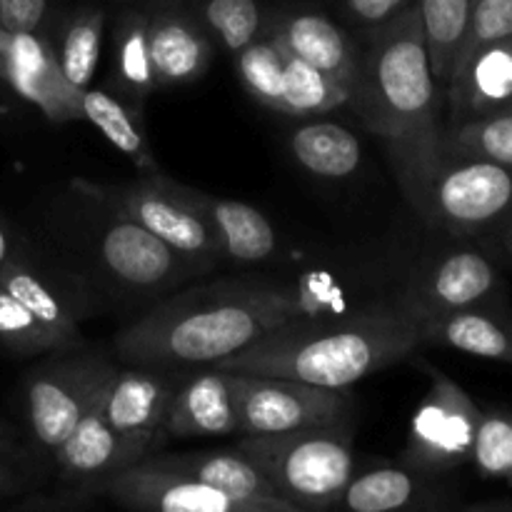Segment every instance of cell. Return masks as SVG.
<instances>
[{"label": "cell", "mask_w": 512, "mask_h": 512, "mask_svg": "<svg viewBox=\"0 0 512 512\" xmlns=\"http://www.w3.org/2000/svg\"><path fill=\"white\" fill-rule=\"evenodd\" d=\"M350 103L365 128L388 150L400 190L423 218L425 200L443 160V88L430 68L420 5L368 28Z\"/></svg>", "instance_id": "obj_1"}, {"label": "cell", "mask_w": 512, "mask_h": 512, "mask_svg": "<svg viewBox=\"0 0 512 512\" xmlns=\"http://www.w3.org/2000/svg\"><path fill=\"white\" fill-rule=\"evenodd\" d=\"M308 298L285 283H218L170 295L120 330L113 348L125 363L213 365L250 348L290 320L308 318Z\"/></svg>", "instance_id": "obj_2"}, {"label": "cell", "mask_w": 512, "mask_h": 512, "mask_svg": "<svg viewBox=\"0 0 512 512\" xmlns=\"http://www.w3.org/2000/svg\"><path fill=\"white\" fill-rule=\"evenodd\" d=\"M420 345V320L398 295L340 318L290 320L250 348L213 365L230 373L270 375L345 390L400 363Z\"/></svg>", "instance_id": "obj_3"}, {"label": "cell", "mask_w": 512, "mask_h": 512, "mask_svg": "<svg viewBox=\"0 0 512 512\" xmlns=\"http://www.w3.org/2000/svg\"><path fill=\"white\" fill-rule=\"evenodd\" d=\"M238 450L295 510H330L355 475L348 418L290 433L243 435Z\"/></svg>", "instance_id": "obj_4"}, {"label": "cell", "mask_w": 512, "mask_h": 512, "mask_svg": "<svg viewBox=\"0 0 512 512\" xmlns=\"http://www.w3.org/2000/svg\"><path fill=\"white\" fill-rule=\"evenodd\" d=\"M75 293L30 253L13 260L0 273V348L18 358L80 348L85 305Z\"/></svg>", "instance_id": "obj_5"}, {"label": "cell", "mask_w": 512, "mask_h": 512, "mask_svg": "<svg viewBox=\"0 0 512 512\" xmlns=\"http://www.w3.org/2000/svg\"><path fill=\"white\" fill-rule=\"evenodd\" d=\"M73 188L80 198L105 205L178 250L198 273H208L225 260L223 245L210 220L185 195V185L163 173H145L130 183H90L75 178Z\"/></svg>", "instance_id": "obj_6"}, {"label": "cell", "mask_w": 512, "mask_h": 512, "mask_svg": "<svg viewBox=\"0 0 512 512\" xmlns=\"http://www.w3.org/2000/svg\"><path fill=\"white\" fill-rule=\"evenodd\" d=\"M118 365L98 353L80 348L55 353L25 378V423L30 438L53 458L75 425L95 405Z\"/></svg>", "instance_id": "obj_7"}, {"label": "cell", "mask_w": 512, "mask_h": 512, "mask_svg": "<svg viewBox=\"0 0 512 512\" xmlns=\"http://www.w3.org/2000/svg\"><path fill=\"white\" fill-rule=\"evenodd\" d=\"M423 220L455 238H493L512 220V165L478 158H443Z\"/></svg>", "instance_id": "obj_8"}, {"label": "cell", "mask_w": 512, "mask_h": 512, "mask_svg": "<svg viewBox=\"0 0 512 512\" xmlns=\"http://www.w3.org/2000/svg\"><path fill=\"white\" fill-rule=\"evenodd\" d=\"M430 388L410 420L403 465L428 475L470 463L483 410L438 368L428 365Z\"/></svg>", "instance_id": "obj_9"}, {"label": "cell", "mask_w": 512, "mask_h": 512, "mask_svg": "<svg viewBox=\"0 0 512 512\" xmlns=\"http://www.w3.org/2000/svg\"><path fill=\"white\" fill-rule=\"evenodd\" d=\"M93 205L100 210L98 228H95V255L105 273L125 290L163 295L200 275L193 263H188L168 243L155 238L143 225L105 205Z\"/></svg>", "instance_id": "obj_10"}, {"label": "cell", "mask_w": 512, "mask_h": 512, "mask_svg": "<svg viewBox=\"0 0 512 512\" xmlns=\"http://www.w3.org/2000/svg\"><path fill=\"white\" fill-rule=\"evenodd\" d=\"M240 375V435L290 433L348 418L345 390L270 375Z\"/></svg>", "instance_id": "obj_11"}, {"label": "cell", "mask_w": 512, "mask_h": 512, "mask_svg": "<svg viewBox=\"0 0 512 512\" xmlns=\"http://www.w3.org/2000/svg\"><path fill=\"white\" fill-rule=\"evenodd\" d=\"M505 283L478 248L445 250L413 275L400 298L418 320L483 303H503Z\"/></svg>", "instance_id": "obj_12"}, {"label": "cell", "mask_w": 512, "mask_h": 512, "mask_svg": "<svg viewBox=\"0 0 512 512\" xmlns=\"http://www.w3.org/2000/svg\"><path fill=\"white\" fill-rule=\"evenodd\" d=\"M185 370L188 368L143 363L115 368L100 393V415L118 433L160 448L168 438L165 423H168L175 393L185 378Z\"/></svg>", "instance_id": "obj_13"}, {"label": "cell", "mask_w": 512, "mask_h": 512, "mask_svg": "<svg viewBox=\"0 0 512 512\" xmlns=\"http://www.w3.org/2000/svg\"><path fill=\"white\" fill-rule=\"evenodd\" d=\"M98 495L125 510L143 512H250L240 500L200 480L163 470L148 458L110 475Z\"/></svg>", "instance_id": "obj_14"}, {"label": "cell", "mask_w": 512, "mask_h": 512, "mask_svg": "<svg viewBox=\"0 0 512 512\" xmlns=\"http://www.w3.org/2000/svg\"><path fill=\"white\" fill-rule=\"evenodd\" d=\"M98 400L80 418L73 433L65 438V443L53 455L60 480L73 485L78 495H98L100 483L105 478L130 468L133 463L148 458L158 450L155 445L145 443V440H135L118 433L100 415Z\"/></svg>", "instance_id": "obj_15"}, {"label": "cell", "mask_w": 512, "mask_h": 512, "mask_svg": "<svg viewBox=\"0 0 512 512\" xmlns=\"http://www.w3.org/2000/svg\"><path fill=\"white\" fill-rule=\"evenodd\" d=\"M168 438L240 435V375L218 365H193L175 393Z\"/></svg>", "instance_id": "obj_16"}, {"label": "cell", "mask_w": 512, "mask_h": 512, "mask_svg": "<svg viewBox=\"0 0 512 512\" xmlns=\"http://www.w3.org/2000/svg\"><path fill=\"white\" fill-rule=\"evenodd\" d=\"M153 465L163 470L200 480L210 488L223 490L230 498L240 500L250 512H298L278 490L268 483L263 473L240 453L230 450H198L180 455H148Z\"/></svg>", "instance_id": "obj_17"}, {"label": "cell", "mask_w": 512, "mask_h": 512, "mask_svg": "<svg viewBox=\"0 0 512 512\" xmlns=\"http://www.w3.org/2000/svg\"><path fill=\"white\" fill-rule=\"evenodd\" d=\"M148 40L158 88L195 83L203 78L213 58L203 20L193 18L175 3L148 10Z\"/></svg>", "instance_id": "obj_18"}, {"label": "cell", "mask_w": 512, "mask_h": 512, "mask_svg": "<svg viewBox=\"0 0 512 512\" xmlns=\"http://www.w3.org/2000/svg\"><path fill=\"white\" fill-rule=\"evenodd\" d=\"M448 125L480 118L512 105V35L475 50L455 68L445 88Z\"/></svg>", "instance_id": "obj_19"}, {"label": "cell", "mask_w": 512, "mask_h": 512, "mask_svg": "<svg viewBox=\"0 0 512 512\" xmlns=\"http://www.w3.org/2000/svg\"><path fill=\"white\" fill-rule=\"evenodd\" d=\"M5 85L38 105L50 120L83 118L80 93L60 73L58 58L38 33H13Z\"/></svg>", "instance_id": "obj_20"}, {"label": "cell", "mask_w": 512, "mask_h": 512, "mask_svg": "<svg viewBox=\"0 0 512 512\" xmlns=\"http://www.w3.org/2000/svg\"><path fill=\"white\" fill-rule=\"evenodd\" d=\"M420 335L423 343L512 365V313L503 303H483L425 318L420 320Z\"/></svg>", "instance_id": "obj_21"}, {"label": "cell", "mask_w": 512, "mask_h": 512, "mask_svg": "<svg viewBox=\"0 0 512 512\" xmlns=\"http://www.w3.org/2000/svg\"><path fill=\"white\" fill-rule=\"evenodd\" d=\"M273 33L278 35V40L290 53L323 70L335 83L343 85L348 93L353 90L360 50L355 40L333 20L320 13H293L285 15L275 25Z\"/></svg>", "instance_id": "obj_22"}, {"label": "cell", "mask_w": 512, "mask_h": 512, "mask_svg": "<svg viewBox=\"0 0 512 512\" xmlns=\"http://www.w3.org/2000/svg\"><path fill=\"white\" fill-rule=\"evenodd\" d=\"M185 195L215 228L225 260L253 265L278 253V230L258 208L240 200L218 198L190 185H185Z\"/></svg>", "instance_id": "obj_23"}, {"label": "cell", "mask_w": 512, "mask_h": 512, "mask_svg": "<svg viewBox=\"0 0 512 512\" xmlns=\"http://www.w3.org/2000/svg\"><path fill=\"white\" fill-rule=\"evenodd\" d=\"M433 475L420 470L380 465V468L355 473L340 493L335 508L353 512H393V510H423V508H448V503L438 500L440 490L430 485Z\"/></svg>", "instance_id": "obj_24"}, {"label": "cell", "mask_w": 512, "mask_h": 512, "mask_svg": "<svg viewBox=\"0 0 512 512\" xmlns=\"http://www.w3.org/2000/svg\"><path fill=\"white\" fill-rule=\"evenodd\" d=\"M288 145L300 168H305L315 178H350L363 160L358 135L330 120H310V123L298 125L290 133Z\"/></svg>", "instance_id": "obj_25"}, {"label": "cell", "mask_w": 512, "mask_h": 512, "mask_svg": "<svg viewBox=\"0 0 512 512\" xmlns=\"http://www.w3.org/2000/svg\"><path fill=\"white\" fill-rule=\"evenodd\" d=\"M113 83L123 95V103L138 110L143 108L150 93H155L153 60H150L148 40V13L145 10H130L120 18L118 35H115V75Z\"/></svg>", "instance_id": "obj_26"}, {"label": "cell", "mask_w": 512, "mask_h": 512, "mask_svg": "<svg viewBox=\"0 0 512 512\" xmlns=\"http://www.w3.org/2000/svg\"><path fill=\"white\" fill-rule=\"evenodd\" d=\"M83 118L90 120L115 148L128 155L143 173H158V160L145 143L140 113L103 88H85L80 93Z\"/></svg>", "instance_id": "obj_27"}, {"label": "cell", "mask_w": 512, "mask_h": 512, "mask_svg": "<svg viewBox=\"0 0 512 512\" xmlns=\"http://www.w3.org/2000/svg\"><path fill=\"white\" fill-rule=\"evenodd\" d=\"M475 3L478 0H418L430 68L443 93L450 83L465 35H468Z\"/></svg>", "instance_id": "obj_28"}, {"label": "cell", "mask_w": 512, "mask_h": 512, "mask_svg": "<svg viewBox=\"0 0 512 512\" xmlns=\"http://www.w3.org/2000/svg\"><path fill=\"white\" fill-rule=\"evenodd\" d=\"M275 35V33H273ZM350 103V93L330 75L305 63L283 45V100L280 113L293 118H318Z\"/></svg>", "instance_id": "obj_29"}, {"label": "cell", "mask_w": 512, "mask_h": 512, "mask_svg": "<svg viewBox=\"0 0 512 512\" xmlns=\"http://www.w3.org/2000/svg\"><path fill=\"white\" fill-rule=\"evenodd\" d=\"M443 158H478L512 165V105L448 125L443 133Z\"/></svg>", "instance_id": "obj_30"}, {"label": "cell", "mask_w": 512, "mask_h": 512, "mask_svg": "<svg viewBox=\"0 0 512 512\" xmlns=\"http://www.w3.org/2000/svg\"><path fill=\"white\" fill-rule=\"evenodd\" d=\"M105 13L100 8H80L70 15L60 35L58 58L60 73L75 90H85L93 80L103 43Z\"/></svg>", "instance_id": "obj_31"}, {"label": "cell", "mask_w": 512, "mask_h": 512, "mask_svg": "<svg viewBox=\"0 0 512 512\" xmlns=\"http://www.w3.org/2000/svg\"><path fill=\"white\" fill-rule=\"evenodd\" d=\"M240 83L245 85L250 95L265 108L280 113V100H283V43L278 35H265L255 38L245 45L240 53H235Z\"/></svg>", "instance_id": "obj_32"}, {"label": "cell", "mask_w": 512, "mask_h": 512, "mask_svg": "<svg viewBox=\"0 0 512 512\" xmlns=\"http://www.w3.org/2000/svg\"><path fill=\"white\" fill-rule=\"evenodd\" d=\"M470 463L480 478L512 485V405L483 410Z\"/></svg>", "instance_id": "obj_33"}, {"label": "cell", "mask_w": 512, "mask_h": 512, "mask_svg": "<svg viewBox=\"0 0 512 512\" xmlns=\"http://www.w3.org/2000/svg\"><path fill=\"white\" fill-rule=\"evenodd\" d=\"M203 25L225 50L240 53L260 35L258 0H205Z\"/></svg>", "instance_id": "obj_34"}, {"label": "cell", "mask_w": 512, "mask_h": 512, "mask_svg": "<svg viewBox=\"0 0 512 512\" xmlns=\"http://www.w3.org/2000/svg\"><path fill=\"white\" fill-rule=\"evenodd\" d=\"M505 35H512V0H478L468 35H465L463 48H460L458 60H455V68L463 60H468L478 48L493 43V40L505 38Z\"/></svg>", "instance_id": "obj_35"}, {"label": "cell", "mask_w": 512, "mask_h": 512, "mask_svg": "<svg viewBox=\"0 0 512 512\" xmlns=\"http://www.w3.org/2000/svg\"><path fill=\"white\" fill-rule=\"evenodd\" d=\"M48 18V0H0V25L8 33H38Z\"/></svg>", "instance_id": "obj_36"}, {"label": "cell", "mask_w": 512, "mask_h": 512, "mask_svg": "<svg viewBox=\"0 0 512 512\" xmlns=\"http://www.w3.org/2000/svg\"><path fill=\"white\" fill-rule=\"evenodd\" d=\"M413 3L415 0H345V8H348V15L355 23L365 25V28H375V25L395 18L400 10Z\"/></svg>", "instance_id": "obj_37"}, {"label": "cell", "mask_w": 512, "mask_h": 512, "mask_svg": "<svg viewBox=\"0 0 512 512\" xmlns=\"http://www.w3.org/2000/svg\"><path fill=\"white\" fill-rule=\"evenodd\" d=\"M23 460L8 458V455L0 453V500L10 498V495H18L23 490L25 473L20 468Z\"/></svg>", "instance_id": "obj_38"}, {"label": "cell", "mask_w": 512, "mask_h": 512, "mask_svg": "<svg viewBox=\"0 0 512 512\" xmlns=\"http://www.w3.org/2000/svg\"><path fill=\"white\" fill-rule=\"evenodd\" d=\"M25 253H28V250L23 248V243H20L18 235H15L13 230L8 228V223L0 218V273H3V270L8 268L13 260H18L20 255H25Z\"/></svg>", "instance_id": "obj_39"}, {"label": "cell", "mask_w": 512, "mask_h": 512, "mask_svg": "<svg viewBox=\"0 0 512 512\" xmlns=\"http://www.w3.org/2000/svg\"><path fill=\"white\" fill-rule=\"evenodd\" d=\"M0 453L8 455V458H15V460H25V455L20 453L18 435H15V430L10 428L3 418H0Z\"/></svg>", "instance_id": "obj_40"}, {"label": "cell", "mask_w": 512, "mask_h": 512, "mask_svg": "<svg viewBox=\"0 0 512 512\" xmlns=\"http://www.w3.org/2000/svg\"><path fill=\"white\" fill-rule=\"evenodd\" d=\"M463 510L470 512H512V500H485V503L463 505Z\"/></svg>", "instance_id": "obj_41"}, {"label": "cell", "mask_w": 512, "mask_h": 512, "mask_svg": "<svg viewBox=\"0 0 512 512\" xmlns=\"http://www.w3.org/2000/svg\"><path fill=\"white\" fill-rule=\"evenodd\" d=\"M493 240H498L500 250H503V253L512 260V220H510V223H505L503 228H500L498 233L493 235Z\"/></svg>", "instance_id": "obj_42"}]
</instances>
